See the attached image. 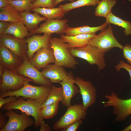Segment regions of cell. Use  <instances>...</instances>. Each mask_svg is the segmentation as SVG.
<instances>
[{
	"instance_id": "cell-20",
	"label": "cell",
	"mask_w": 131,
	"mask_h": 131,
	"mask_svg": "<svg viewBox=\"0 0 131 131\" xmlns=\"http://www.w3.org/2000/svg\"><path fill=\"white\" fill-rule=\"evenodd\" d=\"M28 29L21 21L15 22H9L3 34H10L18 38L24 39L30 36Z\"/></svg>"
},
{
	"instance_id": "cell-30",
	"label": "cell",
	"mask_w": 131,
	"mask_h": 131,
	"mask_svg": "<svg viewBox=\"0 0 131 131\" xmlns=\"http://www.w3.org/2000/svg\"><path fill=\"white\" fill-rule=\"evenodd\" d=\"M60 101H58L42 108L41 112L43 119H51L56 115L59 108V104Z\"/></svg>"
},
{
	"instance_id": "cell-33",
	"label": "cell",
	"mask_w": 131,
	"mask_h": 131,
	"mask_svg": "<svg viewBox=\"0 0 131 131\" xmlns=\"http://www.w3.org/2000/svg\"><path fill=\"white\" fill-rule=\"evenodd\" d=\"M115 68L118 71L122 68L125 69L129 72L130 77V80H131V65L123 61H121L115 66Z\"/></svg>"
},
{
	"instance_id": "cell-40",
	"label": "cell",
	"mask_w": 131,
	"mask_h": 131,
	"mask_svg": "<svg viewBox=\"0 0 131 131\" xmlns=\"http://www.w3.org/2000/svg\"><path fill=\"white\" fill-rule=\"evenodd\" d=\"M65 0H68L71 2H73L75 1V0H53L54 7L56 6L60 2Z\"/></svg>"
},
{
	"instance_id": "cell-13",
	"label": "cell",
	"mask_w": 131,
	"mask_h": 131,
	"mask_svg": "<svg viewBox=\"0 0 131 131\" xmlns=\"http://www.w3.org/2000/svg\"><path fill=\"white\" fill-rule=\"evenodd\" d=\"M68 20L66 19H47L39 27L29 31L31 35L41 33L49 34H64L65 30L68 27Z\"/></svg>"
},
{
	"instance_id": "cell-29",
	"label": "cell",
	"mask_w": 131,
	"mask_h": 131,
	"mask_svg": "<svg viewBox=\"0 0 131 131\" xmlns=\"http://www.w3.org/2000/svg\"><path fill=\"white\" fill-rule=\"evenodd\" d=\"M7 2L19 12H30L33 8L31 0H8Z\"/></svg>"
},
{
	"instance_id": "cell-2",
	"label": "cell",
	"mask_w": 131,
	"mask_h": 131,
	"mask_svg": "<svg viewBox=\"0 0 131 131\" xmlns=\"http://www.w3.org/2000/svg\"><path fill=\"white\" fill-rule=\"evenodd\" d=\"M29 82H25L24 86L19 90L15 91L9 90L0 94V96L3 98L10 96L22 97L25 99L35 100L42 104L46 99L52 86H35L30 84Z\"/></svg>"
},
{
	"instance_id": "cell-39",
	"label": "cell",
	"mask_w": 131,
	"mask_h": 131,
	"mask_svg": "<svg viewBox=\"0 0 131 131\" xmlns=\"http://www.w3.org/2000/svg\"><path fill=\"white\" fill-rule=\"evenodd\" d=\"M8 0H0V8H1L6 7L7 5Z\"/></svg>"
},
{
	"instance_id": "cell-27",
	"label": "cell",
	"mask_w": 131,
	"mask_h": 131,
	"mask_svg": "<svg viewBox=\"0 0 131 131\" xmlns=\"http://www.w3.org/2000/svg\"><path fill=\"white\" fill-rule=\"evenodd\" d=\"M100 0H77L73 2L58 6L63 9L65 13L71 10L85 6H96Z\"/></svg>"
},
{
	"instance_id": "cell-7",
	"label": "cell",
	"mask_w": 131,
	"mask_h": 131,
	"mask_svg": "<svg viewBox=\"0 0 131 131\" xmlns=\"http://www.w3.org/2000/svg\"><path fill=\"white\" fill-rule=\"evenodd\" d=\"M106 105L112 106V114L115 115V122L125 120L131 115V98L123 99L119 98L114 92H112L107 97Z\"/></svg>"
},
{
	"instance_id": "cell-18",
	"label": "cell",
	"mask_w": 131,
	"mask_h": 131,
	"mask_svg": "<svg viewBox=\"0 0 131 131\" xmlns=\"http://www.w3.org/2000/svg\"><path fill=\"white\" fill-rule=\"evenodd\" d=\"M43 76L52 83H58L61 81L68 73L64 67L55 64H50L42 69Z\"/></svg>"
},
{
	"instance_id": "cell-38",
	"label": "cell",
	"mask_w": 131,
	"mask_h": 131,
	"mask_svg": "<svg viewBox=\"0 0 131 131\" xmlns=\"http://www.w3.org/2000/svg\"><path fill=\"white\" fill-rule=\"evenodd\" d=\"M40 131H50L51 129L49 125L45 123L43 124L40 127Z\"/></svg>"
},
{
	"instance_id": "cell-35",
	"label": "cell",
	"mask_w": 131,
	"mask_h": 131,
	"mask_svg": "<svg viewBox=\"0 0 131 131\" xmlns=\"http://www.w3.org/2000/svg\"><path fill=\"white\" fill-rule=\"evenodd\" d=\"M17 99V97L15 96H10L5 98L0 96V108H1L5 104L15 101Z\"/></svg>"
},
{
	"instance_id": "cell-8",
	"label": "cell",
	"mask_w": 131,
	"mask_h": 131,
	"mask_svg": "<svg viewBox=\"0 0 131 131\" xmlns=\"http://www.w3.org/2000/svg\"><path fill=\"white\" fill-rule=\"evenodd\" d=\"M13 109H10L4 114L8 117L5 126L0 131H23L28 127L34 124L35 120L29 115L22 112L21 114L15 112Z\"/></svg>"
},
{
	"instance_id": "cell-19",
	"label": "cell",
	"mask_w": 131,
	"mask_h": 131,
	"mask_svg": "<svg viewBox=\"0 0 131 131\" xmlns=\"http://www.w3.org/2000/svg\"><path fill=\"white\" fill-rule=\"evenodd\" d=\"M96 34H82L69 36L61 34L60 38L67 43L69 48H78L88 44L90 39L96 35Z\"/></svg>"
},
{
	"instance_id": "cell-24",
	"label": "cell",
	"mask_w": 131,
	"mask_h": 131,
	"mask_svg": "<svg viewBox=\"0 0 131 131\" xmlns=\"http://www.w3.org/2000/svg\"><path fill=\"white\" fill-rule=\"evenodd\" d=\"M20 20V12L9 4L6 7L0 8V21L15 22Z\"/></svg>"
},
{
	"instance_id": "cell-23",
	"label": "cell",
	"mask_w": 131,
	"mask_h": 131,
	"mask_svg": "<svg viewBox=\"0 0 131 131\" xmlns=\"http://www.w3.org/2000/svg\"><path fill=\"white\" fill-rule=\"evenodd\" d=\"M31 11L38 13L47 19H61L65 14L63 9L59 7L51 8L37 7L33 8Z\"/></svg>"
},
{
	"instance_id": "cell-28",
	"label": "cell",
	"mask_w": 131,
	"mask_h": 131,
	"mask_svg": "<svg viewBox=\"0 0 131 131\" xmlns=\"http://www.w3.org/2000/svg\"><path fill=\"white\" fill-rule=\"evenodd\" d=\"M63 97V90L62 87H57L52 85L45 101L41 104L42 108L58 101L62 100Z\"/></svg>"
},
{
	"instance_id": "cell-22",
	"label": "cell",
	"mask_w": 131,
	"mask_h": 131,
	"mask_svg": "<svg viewBox=\"0 0 131 131\" xmlns=\"http://www.w3.org/2000/svg\"><path fill=\"white\" fill-rule=\"evenodd\" d=\"M108 24L105 22L102 25L96 27H90L84 25L76 27H68L65 30L64 33L67 36H73L82 34H96L99 31L104 29L107 26Z\"/></svg>"
},
{
	"instance_id": "cell-11",
	"label": "cell",
	"mask_w": 131,
	"mask_h": 131,
	"mask_svg": "<svg viewBox=\"0 0 131 131\" xmlns=\"http://www.w3.org/2000/svg\"><path fill=\"white\" fill-rule=\"evenodd\" d=\"M39 71L31 64L27 57L17 68L16 72L20 75L30 78L36 84L52 86V83L49 79L45 77L42 72Z\"/></svg>"
},
{
	"instance_id": "cell-31",
	"label": "cell",
	"mask_w": 131,
	"mask_h": 131,
	"mask_svg": "<svg viewBox=\"0 0 131 131\" xmlns=\"http://www.w3.org/2000/svg\"><path fill=\"white\" fill-rule=\"evenodd\" d=\"M33 4V8L37 7L47 8L54 7L53 0H35Z\"/></svg>"
},
{
	"instance_id": "cell-36",
	"label": "cell",
	"mask_w": 131,
	"mask_h": 131,
	"mask_svg": "<svg viewBox=\"0 0 131 131\" xmlns=\"http://www.w3.org/2000/svg\"><path fill=\"white\" fill-rule=\"evenodd\" d=\"M2 112H0V129L3 128L6 125L7 122L6 117Z\"/></svg>"
},
{
	"instance_id": "cell-9",
	"label": "cell",
	"mask_w": 131,
	"mask_h": 131,
	"mask_svg": "<svg viewBox=\"0 0 131 131\" xmlns=\"http://www.w3.org/2000/svg\"><path fill=\"white\" fill-rule=\"evenodd\" d=\"M27 81L33 82V81L16 72L3 69L0 79V94L9 90L15 91L19 90Z\"/></svg>"
},
{
	"instance_id": "cell-16",
	"label": "cell",
	"mask_w": 131,
	"mask_h": 131,
	"mask_svg": "<svg viewBox=\"0 0 131 131\" xmlns=\"http://www.w3.org/2000/svg\"><path fill=\"white\" fill-rule=\"evenodd\" d=\"M29 61L39 70L51 63H54L55 59L53 50L51 48L40 49Z\"/></svg>"
},
{
	"instance_id": "cell-10",
	"label": "cell",
	"mask_w": 131,
	"mask_h": 131,
	"mask_svg": "<svg viewBox=\"0 0 131 131\" xmlns=\"http://www.w3.org/2000/svg\"><path fill=\"white\" fill-rule=\"evenodd\" d=\"M26 39H20L8 34L0 35V46L6 47L22 62L27 57L28 48Z\"/></svg>"
},
{
	"instance_id": "cell-6",
	"label": "cell",
	"mask_w": 131,
	"mask_h": 131,
	"mask_svg": "<svg viewBox=\"0 0 131 131\" xmlns=\"http://www.w3.org/2000/svg\"><path fill=\"white\" fill-rule=\"evenodd\" d=\"M86 111L83 104L71 105L67 107L64 115L54 124L52 129L56 131L61 130L78 121L84 119Z\"/></svg>"
},
{
	"instance_id": "cell-26",
	"label": "cell",
	"mask_w": 131,
	"mask_h": 131,
	"mask_svg": "<svg viewBox=\"0 0 131 131\" xmlns=\"http://www.w3.org/2000/svg\"><path fill=\"white\" fill-rule=\"evenodd\" d=\"M116 0H101L95 9V15L106 18L116 3Z\"/></svg>"
},
{
	"instance_id": "cell-14",
	"label": "cell",
	"mask_w": 131,
	"mask_h": 131,
	"mask_svg": "<svg viewBox=\"0 0 131 131\" xmlns=\"http://www.w3.org/2000/svg\"><path fill=\"white\" fill-rule=\"evenodd\" d=\"M75 78L73 72H70L58 83L62 88L63 97L61 102L64 106L68 107L70 105L72 99L79 93V87L75 85Z\"/></svg>"
},
{
	"instance_id": "cell-34",
	"label": "cell",
	"mask_w": 131,
	"mask_h": 131,
	"mask_svg": "<svg viewBox=\"0 0 131 131\" xmlns=\"http://www.w3.org/2000/svg\"><path fill=\"white\" fill-rule=\"evenodd\" d=\"M82 123V120L78 121L66 127L61 130V131H76Z\"/></svg>"
},
{
	"instance_id": "cell-15",
	"label": "cell",
	"mask_w": 131,
	"mask_h": 131,
	"mask_svg": "<svg viewBox=\"0 0 131 131\" xmlns=\"http://www.w3.org/2000/svg\"><path fill=\"white\" fill-rule=\"evenodd\" d=\"M51 34H44L43 35L33 34L27 37L26 42L28 48L27 58L29 61L37 50L42 48H50V40Z\"/></svg>"
},
{
	"instance_id": "cell-41",
	"label": "cell",
	"mask_w": 131,
	"mask_h": 131,
	"mask_svg": "<svg viewBox=\"0 0 131 131\" xmlns=\"http://www.w3.org/2000/svg\"><path fill=\"white\" fill-rule=\"evenodd\" d=\"M131 130V123L128 126L125 127L124 129L122 130V131H129Z\"/></svg>"
},
{
	"instance_id": "cell-32",
	"label": "cell",
	"mask_w": 131,
	"mask_h": 131,
	"mask_svg": "<svg viewBox=\"0 0 131 131\" xmlns=\"http://www.w3.org/2000/svg\"><path fill=\"white\" fill-rule=\"evenodd\" d=\"M122 51L123 57L131 65V45L128 44H126Z\"/></svg>"
},
{
	"instance_id": "cell-17",
	"label": "cell",
	"mask_w": 131,
	"mask_h": 131,
	"mask_svg": "<svg viewBox=\"0 0 131 131\" xmlns=\"http://www.w3.org/2000/svg\"><path fill=\"white\" fill-rule=\"evenodd\" d=\"M0 66L4 69L16 72L23 62L7 48L0 47Z\"/></svg>"
},
{
	"instance_id": "cell-4",
	"label": "cell",
	"mask_w": 131,
	"mask_h": 131,
	"mask_svg": "<svg viewBox=\"0 0 131 131\" xmlns=\"http://www.w3.org/2000/svg\"><path fill=\"white\" fill-rule=\"evenodd\" d=\"M69 50L74 57L82 58L90 65H97L99 71L105 67V52L93 47L88 44L81 47L69 48Z\"/></svg>"
},
{
	"instance_id": "cell-25",
	"label": "cell",
	"mask_w": 131,
	"mask_h": 131,
	"mask_svg": "<svg viewBox=\"0 0 131 131\" xmlns=\"http://www.w3.org/2000/svg\"><path fill=\"white\" fill-rule=\"evenodd\" d=\"M105 22L121 27L124 29V32L127 36L131 35V22L123 20L115 16L111 12L107 16Z\"/></svg>"
},
{
	"instance_id": "cell-5",
	"label": "cell",
	"mask_w": 131,
	"mask_h": 131,
	"mask_svg": "<svg viewBox=\"0 0 131 131\" xmlns=\"http://www.w3.org/2000/svg\"><path fill=\"white\" fill-rule=\"evenodd\" d=\"M88 44L105 52L115 47L122 50L124 47L115 37L111 24H108L106 28L92 37Z\"/></svg>"
},
{
	"instance_id": "cell-12",
	"label": "cell",
	"mask_w": 131,
	"mask_h": 131,
	"mask_svg": "<svg viewBox=\"0 0 131 131\" xmlns=\"http://www.w3.org/2000/svg\"><path fill=\"white\" fill-rule=\"evenodd\" d=\"M75 80V84L79 88V93L82 96L84 108L87 111L96 101V88L91 82L82 78L77 76Z\"/></svg>"
},
{
	"instance_id": "cell-37",
	"label": "cell",
	"mask_w": 131,
	"mask_h": 131,
	"mask_svg": "<svg viewBox=\"0 0 131 131\" xmlns=\"http://www.w3.org/2000/svg\"><path fill=\"white\" fill-rule=\"evenodd\" d=\"M8 23V22L6 21H0V35L3 34L7 26Z\"/></svg>"
},
{
	"instance_id": "cell-42",
	"label": "cell",
	"mask_w": 131,
	"mask_h": 131,
	"mask_svg": "<svg viewBox=\"0 0 131 131\" xmlns=\"http://www.w3.org/2000/svg\"><path fill=\"white\" fill-rule=\"evenodd\" d=\"M31 0V1L32 2V1H33L34 0Z\"/></svg>"
},
{
	"instance_id": "cell-21",
	"label": "cell",
	"mask_w": 131,
	"mask_h": 131,
	"mask_svg": "<svg viewBox=\"0 0 131 131\" xmlns=\"http://www.w3.org/2000/svg\"><path fill=\"white\" fill-rule=\"evenodd\" d=\"M20 21L23 22L29 31L36 29L41 22L47 20L46 17L41 16L39 13L36 12L31 13L24 11L20 12Z\"/></svg>"
},
{
	"instance_id": "cell-1",
	"label": "cell",
	"mask_w": 131,
	"mask_h": 131,
	"mask_svg": "<svg viewBox=\"0 0 131 131\" xmlns=\"http://www.w3.org/2000/svg\"><path fill=\"white\" fill-rule=\"evenodd\" d=\"M25 99L22 97H18L15 101L5 104L0 109L6 110L10 109L19 110L32 116L34 119L35 127H40L44 123L41 112V104L35 100L28 98L25 100Z\"/></svg>"
},
{
	"instance_id": "cell-3",
	"label": "cell",
	"mask_w": 131,
	"mask_h": 131,
	"mask_svg": "<svg viewBox=\"0 0 131 131\" xmlns=\"http://www.w3.org/2000/svg\"><path fill=\"white\" fill-rule=\"evenodd\" d=\"M50 43L55 59L54 64L64 67L75 69L79 63L69 51L67 44L60 38L56 37L51 38Z\"/></svg>"
}]
</instances>
